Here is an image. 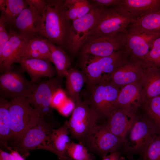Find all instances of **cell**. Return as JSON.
Here are the masks:
<instances>
[{"label":"cell","instance_id":"30bf717a","mask_svg":"<svg viewBox=\"0 0 160 160\" xmlns=\"http://www.w3.org/2000/svg\"><path fill=\"white\" fill-rule=\"evenodd\" d=\"M41 117L38 122L15 142L14 148L24 158L30 151L36 149L45 150L53 129Z\"/></svg>","mask_w":160,"mask_h":160},{"label":"cell","instance_id":"5bb4252c","mask_svg":"<svg viewBox=\"0 0 160 160\" xmlns=\"http://www.w3.org/2000/svg\"><path fill=\"white\" fill-rule=\"evenodd\" d=\"M123 48L120 34L113 36L88 37L79 52L81 54L105 57L110 56Z\"/></svg>","mask_w":160,"mask_h":160},{"label":"cell","instance_id":"d590c367","mask_svg":"<svg viewBox=\"0 0 160 160\" xmlns=\"http://www.w3.org/2000/svg\"><path fill=\"white\" fill-rule=\"evenodd\" d=\"M10 37L9 32L7 30L4 19L0 16V54L3 47Z\"/></svg>","mask_w":160,"mask_h":160},{"label":"cell","instance_id":"e0dca14e","mask_svg":"<svg viewBox=\"0 0 160 160\" xmlns=\"http://www.w3.org/2000/svg\"><path fill=\"white\" fill-rule=\"evenodd\" d=\"M121 37L123 48L129 58L143 64L151 49L146 41L140 33L128 29L121 34Z\"/></svg>","mask_w":160,"mask_h":160},{"label":"cell","instance_id":"60d3db41","mask_svg":"<svg viewBox=\"0 0 160 160\" xmlns=\"http://www.w3.org/2000/svg\"><path fill=\"white\" fill-rule=\"evenodd\" d=\"M102 158V160H126L119 151L111 153Z\"/></svg>","mask_w":160,"mask_h":160},{"label":"cell","instance_id":"484cf974","mask_svg":"<svg viewBox=\"0 0 160 160\" xmlns=\"http://www.w3.org/2000/svg\"><path fill=\"white\" fill-rule=\"evenodd\" d=\"M128 29L137 33L160 36V11L137 19Z\"/></svg>","mask_w":160,"mask_h":160},{"label":"cell","instance_id":"7402d4cb","mask_svg":"<svg viewBox=\"0 0 160 160\" xmlns=\"http://www.w3.org/2000/svg\"><path fill=\"white\" fill-rule=\"evenodd\" d=\"M141 84L144 103L160 95V67H145Z\"/></svg>","mask_w":160,"mask_h":160},{"label":"cell","instance_id":"cb8c5ba5","mask_svg":"<svg viewBox=\"0 0 160 160\" xmlns=\"http://www.w3.org/2000/svg\"><path fill=\"white\" fill-rule=\"evenodd\" d=\"M21 57L41 59L51 62L47 39L39 37L28 39L22 52Z\"/></svg>","mask_w":160,"mask_h":160},{"label":"cell","instance_id":"4fadbf2b","mask_svg":"<svg viewBox=\"0 0 160 160\" xmlns=\"http://www.w3.org/2000/svg\"><path fill=\"white\" fill-rule=\"evenodd\" d=\"M128 57L124 48L107 57H98L89 55L87 69L95 80L99 81L103 78L107 79L129 59Z\"/></svg>","mask_w":160,"mask_h":160},{"label":"cell","instance_id":"f546056e","mask_svg":"<svg viewBox=\"0 0 160 160\" xmlns=\"http://www.w3.org/2000/svg\"><path fill=\"white\" fill-rule=\"evenodd\" d=\"M142 106L147 116L160 131V95L146 101Z\"/></svg>","mask_w":160,"mask_h":160},{"label":"cell","instance_id":"74e56055","mask_svg":"<svg viewBox=\"0 0 160 160\" xmlns=\"http://www.w3.org/2000/svg\"><path fill=\"white\" fill-rule=\"evenodd\" d=\"M29 6L32 7L42 16L47 6L46 0H25Z\"/></svg>","mask_w":160,"mask_h":160},{"label":"cell","instance_id":"e575fe53","mask_svg":"<svg viewBox=\"0 0 160 160\" xmlns=\"http://www.w3.org/2000/svg\"><path fill=\"white\" fill-rule=\"evenodd\" d=\"M78 9L77 18L82 17L88 14L94 5L90 1L77 0Z\"/></svg>","mask_w":160,"mask_h":160},{"label":"cell","instance_id":"2e32d148","mask_svg":"<svg viewBox=\"0 0 160 160\" xmlns=\"http://www.w3.org/2000/svg\"><path fill=\"white\" fill-rule=\"evenodd\" d=\"M8 41L0 54V71L3 73L11 68L14 63H18L22 52L28 39L17 35L11 31Z\"/></svg>","mask_w":160,"mask_h":160},{"label":"cell","instance_id":"52a82bcc","mask_svg":"<svg viewBox=\"0 0 160 160\" xmlns=\"http://www.w3.org/2000/svg\"><path fill=\"white\" fill-rule=\"evenodd\" d=\"M100 120L97 113L81 99L75 103L68 121L69 132L73 138L84 145L86 137Z\"/></svg>","mask_w":160,"mask_h":160},{"label":"cell","instance_id":"1f68e13d","mask_svg":"<svg viewBox=\"0 0 160 160\" xmlns=\"http://www.w3.org/2000/svg\"><path fill=\"white\" fill-rule=\"evenodd\" d=\"M143 64L145 67H160V36L154 41Z\"/></svg>","mask_w":160,"mask_h":160},{"label":"cell","instance_id":"f1b7e54d","mask_svg":"<svg viewBox=\"0 0 160 160\" xmlns=\"http://www.w3.org/2000/svg\"><path fill=\"white\" fill-rule=\"evenodd\" d=\"M9 100L0 98V138L1 142L7 147L8 141L12 139Z\"/></svg>","mask_w":160,"mask_h":160},{"label":"cell","instance_id":"6da1fadb","mask_svg":"<svg viewBox=\"0 0 160 160\" xmlns=\"http://www.w3.org/2000/svg\"><path fill=\"white\" fill-rule=\"evenodd\" d=\"M46 1L47 6L42 15V36L65 50L71 23L65 14V0Z\"/></svg>","mask_w":160,"mask_h":160},{"label":"cell","instance_id":"b9f144b4","mask_svg":"<svg viewBox=\"0 0 160 160\" xmlns=\"http://www.w3.org/2000/svg\"><path fill=\"white\" fill-rule=\"evenodd\" d=\"M0 160H15V159L11 153H8L0 149Z\"/></svg>","mask_w":160,"mask_h":160},{"label":"cell","instance_id":"7a4b0ae2","mask_svg":"<svg viewBox=\"0 0 160 160\" xmlns=\"http://www.w3.org/2000/svg\"><path fill=\"white\" fill-rule=\"evenodd\" d=\"M160 131L147 116L137 114L134 121L124 137L123 145L129 157L139 155L142 158L145 149Z\"/></svg>","mask_w":160,"mask_h":160},{"label":"cell","instance_id":"603a6c76","mask_svg":"<svg viewBox=\"0 0 160 160\" xmlns=\"http://www.w3.org/2000/svg\"><path fill=\"white\" fill-rule=\"evenodd\" d=\"M118 6L137 19L160 11V0H122Z\"/></svg>","mask_w":160,"mask_h":160},{"label":"cell","instance_id":"5b68a950","mask_svg":"<svg viewBox=\"0 0 160 160\" xmlns=\"http://www.w3.org/2000/svg\"><path fill=\"white\" fill-rule=\"evenodd\" d=\"M9 111L12 134V139L14 140V142L36 125L42 117L38 111L31 106L27 98L24 97L10 100Z\"/></svg>","mask_w":160,"mask_h":160},{"label":"cell","instance_id":"8992f818","mask_svg":"<svg viewBox=\"0 0 160 160\" xmlns=\"http://www.w3.org/2000/svg\"><path fill=\"white\" fill-rule=\"evenodd\" d=\"M20 67L12 65L0 75V98L10 100L19 97H28L35 90L38 83L28 80Z\"/></svg>","mask_w":160,"mask_h":160},{"label":"cell","instance_id":"7bdbcfd3","mask_svg":"<svg viewBox=\"0 0 160 160\" xmlns=\"http://www.w3.org/2000/svg\"><path fill=\"white\" fill-rule=\"evenodd\" d=\"M11 153L14 157L15 160H25L24 158L16 151L11 150Z\"/></svg>","mask_w":160,"mask_h":160},{"label":"cell","instance_id":"ac0fdd59","mask_svg":"<svg viewBox=\"0 0 160 160\" xmlns=\"http://www.w3.org/2000/svg\"><path fill=\"white\" fill-rule=\"evenodd\" d=\"M143 103L140 81L125 85L120 89L117 98L116 108L136 113Z\"/></svg>","mask_w":160,"mask_h":160},{"label":"cell","instance_id":"9c48e42d","mask_svg":"<svg viewBox=\"0 0 160 160\" xmlns=\"http://www.w3.org/2000/svg\"><path fill=\"white\" fill-rule=\"evenodd\" d=\"M123 141L111 132L104 124H97L86 137L84 145L88 150L102 158L119 151Z\"/></svg>","mask_w":160,"mask_h":160},{"label":"cell","instance_id":"8d00e7d4","mask_svg":"<svg viewBox=\"0 0 160 160\" xmlns=\"http://www.w3.org/2000/svg\"><path fill=\"white\" fill-rule=\"evenodd\" d=\"M67 99L65 92L61 88L57 90L52 97L51 106L52 108H58Z\"/></svg>","mask_w":160,"mask_h":160},{"label":"cell","instance_id":"8fae6325","mask_svg":"<svg viewBox=\"0 0 160 160\" xmlns=\"http://www.w3.org/2000/svg\"><path fill=\"white\" fill-rule=\"evenodd\" d=\"M42 16L30 6L24 9L14 22L7 26L19 36L29 39L35 37L44 38L42 34Z\"/></svg>","mask_w":160,"mask_h":160},{"label":"cell","instance_id":"83f0119b","mask_svg":"<svg viewBox=\"0 0 160 160\" xmlns=\"http://www.w3.org/2000/svg\"><path fill=\"white\" fill-rule=\"evenodd\" d=\"M51 54V62L55 66L57 75L65 76L71 68V61L67 52L63 49L48 40Z\"/></svg>","mask_w":160,"mask_h":160},{"label":"cell","instance_id":"d6986e66","mask_svg":"<svg viewBox=\"0 0 160 160\" xmlns=\"http://www.w3.org/2000/svg\"><path fill=\"white\" fill-rule=\"evenodd\" d=\"M51 63L48 60L21 57L18 63L30 76L31 81L37 83L43 78H51L57 74Z\"/></svg>","mask_w":160,"mask_h":160},{"label":"cell","instance_id":"ffe728a7","mask_svg":"<svg viewBox=\"0 0 160 160\" xmlns=\"http://www.w3.org/2000/svg\"><path fill=\"white\" fill-rule=\"evenodd\" d=\"M68 121H66L60 127L53 129L45 150L56 154L60 160H70L67 156L68 148L71 143Z\"/></svg>","mask_w":160,"mask_h":160},{"label":"cell","instance_id":"d4e9b609","mask_svg":"<svg viewBox=\"0 0 160 160\" xmlns=\"http://www.w3.org/2000/svg\"><path fill=\"white\" fill-rule=\"evenodd\" d=\"M65 76L66 92L75 103L81 99L80 92L86 82L85 75L82 71L75 68H70Z\"/></svg>","mask_w":160,"mask_h":160},{"label":"cell","instance_id":"d6a6232c","mask_svg":"<svg viewBox=\"0 0 160 160\" xmlns=\"http://www.w3.org/2000/svg\"><path fill=\"white\" fill-rule=\"evenodd\" d=\"M143 160H160V134L157 135L146 147Z\"/></svg>","mask_w":160,"mask_h":160},{"label":"cell","instance_id":"4316f807","mask_svg":"<svg viewBox=\"0 0 160 160\" xmlns=\"http://www.w3.org/2000/svg\"><path fill=\"white\" fill-rule=\"evenodd\" d=\"M28 6L25 0H0V16L4 19L6 25L9 26Z\"/></svg>","mask_w":160,"mask_h":160},{"label":"cell","instance_id":"4dcf8cb0","mask_svg":"<svg viewBox=\"0 0 160 160\" xmlns=\"http://www.w3.org/2000/svg\"><path fill=\"white\" fill-rule=\"evenodd\" d=\"M67 155L73 160H93L85 146L80 143L71 142L68 148Z\"/></svg>","mask_w":160,"mask_h":160},{"label":"cell","instance_id":"277c9868","mask_svg":"<svg viewBox=\"0 0 160 160\" xmlns=\"http://www.w3.org/2000/svg\"><path fill=\"white\" fill-rule=\"evenodd\" d=\"M120 89L105 79L88 87L83 100L98 115L100 119H106L116 109Z\"/></svg>","mask_w":160,"mask_h":160},{"label":"cell","instance_id":"ab89813d","mask_svg":"<svg viewBox=\"0 0 160 160\" xmlns=\"http://www.w3.org/2000/svg\"><path fill=\"white\" fill-rule=\"evenodd\" d=\"M75 107V103L70 99H67L58 109L59 112L65 116L69 115L72 112Z\"/></svg>","mask_w":160,"mask_h":160},{"label":"cell","instance_id":"3957f363","mask_svg":"<svg viewBox=\"0 0 160 160\" xmlns=\"http://www.w3.org/2000/svg\"><path fill=\"white\" fill-rule=\"evenodd\" d=\"M136 20L132 14L118 6L104 8L88 37L117 36L126 31Z\"/></svg>","mask_w":160,"mask_h":160},{"label":"cell","instance_id":"836d02e7","mask_svg":"<svg viewBox=\"0 0 160 160\" xmlns=\"http://www.w3.org/2000/svg\"><path fill=\"white\" fill-rule=\"evenodd\" d=\"M67 18L72 21L77 18V0H65L63 5Z\"/></svg>","mask_w":160,"mask_h":160},{"label":"cell","instance_id":"f35d334b","mask_svg":"<svg viewBox=\"0 0 160 160\" xmlns=\"http://www.w3.org/2000/svg\"><path fill=\"white\" fill-rule=\"evenodd\" d=\"M95 6L103 8H106L110 6H118L122 0H93L91 1Z\"/></svg>","mask_w":160,"mask_h":160},{"label":"cell","instance_id":"9a60e30c","mask_svg":"<svg viewBox=\"0 0 160 160\" xmlns=\"http://www.w3.org/2000/svg\"><path fill=\"white\" fill-rule=\"evenodd\" d=\"M145 68V67L140 62L129 58L106 80L121 89L125 85L140 82Z\"/></svg>","mask_w":160,"mask_h":160},{"label":"cell","instance_id":"44dd1931","mask_svg":"<svg viewBox=\"0 0 160 160\" xmlns=\"http://www.w3.org/2000/svg\"><path fill=\"white\" fill-rule=\"evenodd\" d=\"M137 115L116 108L106 119L104 124L113 133L124 142L125 137L132 126Z\"/></svg>","mask_w":160,"mask_h":160},{"label":"cell","instance_id":"ba28073f","mask_svg":"<svg viewBox=\"0 0 160 160\" xmlns=\"http://www.w3.org/2000/svg\"><path fill=\"white\" fill-rule=\"evenodd\" d=\"M104 8L94 5L87 15L71 23L67 46L65 50L75 55L97 22Z\"/></svg>","mask_w":160,"mask_h":160},{"label":"cell","instance_id":"7c38bea8","mask_svg":"<svg viewBox=\"0 0 160 160\" xmlns=\"http://www.w3.org/2000/svg\"><path fill=\"white\" fill-rule=\"evenodd\" d=\"M62 78L57 75L38 82L36 89L27 98L30 105L38 111L41 116L45 117L51 113L52 96L57 90L61 88Z\"/></svg>","mask_w":160,"mask_h":160}]
</instances>
